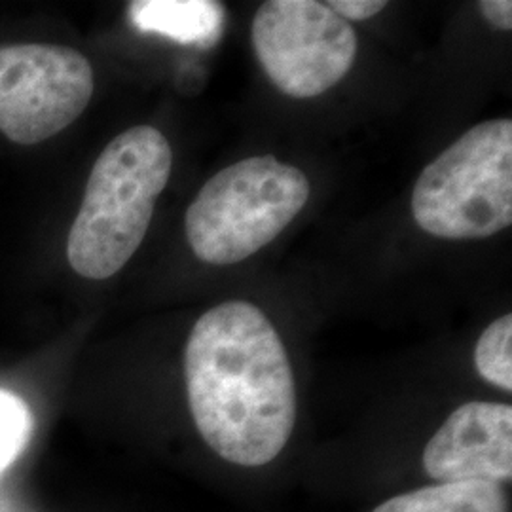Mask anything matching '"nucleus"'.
I'll return each mask as SVG.
<instances>
[{
    "label": "nucleus",
    "instance_id": "nucleus-1",
    "mask_svg": "<svg viewBox=\"0 0 512 512\" xmlns=\"http://www.w3.org/2000/svg\"><path fill=\"white\" fill-rule=\"evenodd\" d=\"M188 403L220 458L260 467L291 439L296 389L287 349L266 313L245 300L205 311L184 349Z\"/></svg>",
    "mask_w": 512,
    "mask_h": 512
},
{
    "label": "nucleus",
    "instance_id": "nucleus-2",
    "mask_svg": "<svg viewBox=\"0 0 512 512\" xmlns=\"http://www.w3.org/2000/svg\"><path fill=\"white\" fill-rule=\"evenodd\" d=\"M171 167V145L152 126L126 129L110 141L69 232L67 258L76 274L101 281L128 264L147 236Z\"/></svg>",
    "mask_w": 512,
    "mask_h": 512
},
{
    "label": "nucleus",
    "instance_id": "nucleus-3",
    "mask_svg": "<svg viewBox=\"0 0 512 512\" xmlns=\"http://www.w3.org/2000/svg\"><path fill=\"white\" fill-rule=\"evenodd\" d=\"M310 198L308 177L274 156L241 160L203 184L184 217L186 239L205 264L232 266L270 245Z\"/></svg>",
    "mask_w": 512,
    "mask_h": 512
},
{
    "label": "nucleus",
    "instance_id": "nucleus-4",
    "mask_svg": "<svg viewBox=\"0 0 512 512\" xmlns=\"http://www.w3.org/2000/svg\"><path fill=\"white\" fill-rule=\"evenodd\" d=\"M412 215L429 236L484 239L512 224V122L469 129L423 169Z\"/></svg>",
    "mask_w": 512,
    "mask_h": 512
},
{
    "label": "nucleus",
    "instance_id": "nucleus-5",
    "mask_svg": "<svg viewBox=\"0 0 512 512\" xmlns=\"http://www.w3.org/2000/svg\"><path fill=\"white\" fill-rule=\"evenodd\" d=\"M262 71L279 92L311 99L351 71L357 35L346 19L317 0H268L251 27Z\"/></svg>",
    "mask_w": 512,
    "mask_h": 512
},
{
    "label": "nucleus",
    "instance_id": "nucleus-6",
    "mask_svg": "<svg viewBox=\"0 0 512 512\" xmlns=\"http://www.w3.org/2000/svg\"><path fill=\"white\" fill-rule=\"evenodd\" d=\"M90 61L67 46H0V131L18 145L52 139L90 105Z\"/></svg>",
    "mask_w": 512,
    "mask_h": 512
},
{
    "label": "nucleus",
    "instance_id": "nucleus-7",
    "mask_svg": "<svg viewBox=\"0 0 512 512\" xmlns=\"http://www.w3.org/2000/svg\"><path fill=\"white\" fill-rule=\"evenodd\" d=\"M423 467L440 484L511 480V404L459 406L425 446Z\"/></svg>",
    "mask_w": 512,
    "mask_h": 512
},
{
    "label": "nucleus",
    "instance_id": "nucleus-8",
    "mask_svg": "<svg viewBox=\"0 0 512 512\" xmlns=\"http://www.w3.org/2000/svg\"><path fill=\"white\" fill-rule=\"evenodd\" d=\"M128 12L139 31L181 44L213 46L224 27V6L215 0H137Z\"/></svg>",
    "mask_w": 512,
    "mask_h": 512
},
{
    "label": "nucleus",
    "instance_id": "nucleus-9",
    "mask_svg": "<svg viewBox=\"0 0 512 512\" xmlns=\"http://www.w3.org/2000/svg\"><path fill=\"white\" fill-rule=\"evenodd\" d=\"M374 512H507L499 482H444L397 495Z\"/></svg>",
    "mask_w": 512,
    "mask_h": 512
},
{
    "label": "nucleus",
    "instance_id": "nucleus-10",
    "mask_svg": "<svg viewBox=\"0 0 512 512\" xmlns=\"http://www.w3.org/2000/svg\"><path fill=\"white\" fill-rule=\"evenodd\" d=\"M512 315L494 321L478 338L475 365L478 374L505 391H512Z\"/></svg>",
    "mask_w": 512,
    "mask_h": 512
},
{
    "label": "nucleus",
    "instance_id": "nucleus-11",
    "mask_svg": "<svg viewBox=\"0 0 512 512\" xmlns=\"http://www.w3.org/2000/svg\"><path fill=\"white\" fill-rule=\"evenodd\" d=\"M33 433V414L25 401L0 389V475L21 456Z\"/></svg>",
    "mask_w": 512,
    "mask_h": 512
},
{
    "label": "nucleus",
    "instance_id": "nucleus-12",
    "mask_svg": "<svg viewBox=\"0 0 512 512\" xmlns=\"http://www.w3.org/2000/svg\"><path fill=\"white\" fill-rule=\"evenodd\" d=\"M387 6L384 0H332L329 8L346 21H365L378 16Z\"/></svg>",
    "mask_w": 512,
    "mask_h": 512
},
{
    "label": "nucleus",
    "instance_id": "nucleus-13",
    "mask_svg": "<svg viewBox=\"0 0 512 512\" xmlns=\"http://www.w3.org/2000/svg\"><path fill=\"white\" fill-rule=\"evenodd\" d=\"M482 16L495 29L511 31L512 29V2L509 0H482L478 2Z\"/></svg>",
    "mask_w": 512,
    "mask_h": 512
}]
</instances>
